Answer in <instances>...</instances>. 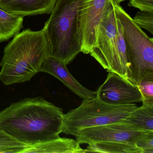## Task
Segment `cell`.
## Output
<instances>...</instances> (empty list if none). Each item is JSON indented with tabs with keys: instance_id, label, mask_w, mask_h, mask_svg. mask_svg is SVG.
Instances as JSON below:
<instances>
[{
	"instance_id": "obj_1",
	"label": "cell",
	"mask_w": 153,
	"mask_h": 153,
	"mask_svg": "<svg viewBox=\"0 0 153 153\" xmlns=\"http://www.w3.org/2000/svg\"><path fill=\"white\" fill-rule=\"evenodd\" d=\"M64 114L40 97L25 98L0 112V130L30 146L60 137Z\"/></svg>"
},
{
	"instance_id": "obj_2",
	"label": "cell",
	"mask_w": 153,
	"mask_h": 153,
	"mask_svg": "<svg viewBox=\"0 0 153 153\" xmlns=\"http://www.w3.org/2000/svg\"><path fill=\"white\" fill-rule=\"evenodd\" d=\"M49 57L43 29L24 30L4 48L0 62V80L6 85L30 81L40 72L42 64Z\"/></svg>"
},
{
	"instance_id": "obj_3",
	"label": "cell",
	"mask_w": 153,
	"mask_h": 153,
	"mask_svg": "<svg viewBox=\"0 0 153 153\" xmlns=\"http://www.w3.org/2000/svg\"><path fill=\"white\" fill-rule=\"evenodd\" d=\"M83 0H57L44 27L50 57L68 65L81 52L79 13Z\"/></svg>"
},
{
	"instance_id": "obj_4",
	"label": "cell",
	"mask_w": 153,
	"mask_h": 153,
	"mask_svg": "<svg viewBox=\"0 0 153 153\" xmlns=\"http://www.w3.org/2000/svg\"><path fill=\"white\" fill-rule=\"evenodd\" d=\"M114 7L126 45L129 81L138 86L143 79L153 76V39L136 25L120 5Z\"/></svg>"
},
{
	"instance_id": "obj_5",
	"label": "cell",
	"mask_w": 153,
	"mask_h": 153,
	"mask_svg": "<svg viewBox=\"0 0 153 153\" xmlns=\"http://www.w3.org/2000/svg\"><path fill=\"white\" fill-rule=\"evenodd\" d=\"M117 19L111 0L100 24L96 45L89 54L108 72L129 80L125 41L122 36L117 38Z\"/></svg>"
},
{
	"instance_id": "obj_6",
	"label": "cell",
	"mask_w": 153,
	"mask_h": 153,
	"mask_svg": "<svg viewBox=\"0 0 153 153\" xmlns=\"http://www.w3.org/2000/svg\"><path fill=\"white\" fill-rule=\"evenodd\" d=\"M137 107L135 103L110 104L97 97L84 99L78 107L64 114L62 132L75 137L83 129L121 122Z\"/></svg>"
},
{
	"instance_id": "obj_7",
	"label": "cell",
	"mask_w": 153,
	"mask_h": 153,
	"mask_svg": "<svg viewBox=\"0 0 153 153\" xmlns=\"http://www.w3.org/2000/svg\"><path fill=\"white\" fill-rule=\"evenodd\" d=\"M148 132L140 130L121 122L83 129L78 132L75 137L80 145L119 142L136 145L137 141Z\"/></svg>"
},
{
	"instance_id": "obj_8",
	"label": "cell",
	"mask_w": 153,
	"mask_h": 153,
	"mask_svg": "<svg viewBox=\"0 0 153 153\" xmlns=\"http://www.w3.org/2000/svg\"><path fill=\"white\" fill-rule=\"evenodd\" d=\"M111 0H83L79 13L81 52L90 53L96 45L99 27Z\"/></svg>"
},
{
	"instance_id": "obj_9",
	"label": "cell",
	"mask_w": 153,
	"mask_h": 153,
	"mask_svg": "<svg viewBox=\"0 0 153 153\" xmlns=\"http://www.w3.org/2000/svg\"><path fill=\"white\" fill-rule=\"evenodd\" d=\"M96 97L113 105H125L142 102L138 86L116 73L109 72L105 82L96 91Z\"/></svg>"
},
{
	"instance_id": "obj_10",
	"label": "cell",
	"mask_w": 153,
	"mask_h": 153,
	"mask_svg": "<svg viewBox=\"0 0 153 153\" xmlns=\"http://www.w3.org/2000/svg\"><path fill=\"white\" fill-rule=\"evenodd\" d=\"M40 72L52 75L82 99L96 97V91H92L84 87L72 76L67 65L57 59L51 57L47 58L41 66Z\"/></svg>"
},
{
	"instance_id": "obj_11",
	"label": "cell",
	"mask_w": 153,
	"mask_h": 153,
	"mask_svg": "<svg viewBox=\"0 0 153 153\" xmlns=\"http://www.w3.org/2000/svg\"><path fill=\"white\" fill-rule=\"evenodd\" d=\"M57 0H0V8L20 16L50 14Z\"/></svg>"
},
{
	"instance_id": "obj_12",
	"label": "cell",
	"mask_w": 153,
	"mask_h": 153,
	"mask_svg": "<svg viewBox=\"0 0 153 153\" xmlns=\"http://www.w3.org/2000/svg\"><path fill=\"white\" fill-rule=\"evenodd\" d=\"M83 153L85 149L76 140L59 138L28 146L23 153Z\"/></svg>"
},
{
	"instance_id": "obj_13",
	"label": "cell",
	"mask_w": 153,
	"mask_h": 153,
	"mask_svg": "<svg viewBox=\"0 0 153 153\" xmlns=\"http://www.w3.org/2000/svg\"><path fill=\"white\" fill-rule=\"evenodd\" d=\"M122 122L140 130L153 131V104L142 102Z\"/></svg>"
},
{
	"instance_id": "obj_14",
	"label": "cell",
	"mask_w": 153,
	"mask_h": 153,
	"mask_svg": "<svg viewBox=\"0 0 153 153\" xmlns=\"http://www.w3.org/2000/svg\"><path fill=\"white\" fill-rule=\"evenodd\" d=\"M23 17L0 8V42H6L19 33L23 28Z\"/></svg>"
},
{
	"instance_id": "obj_15",
	"label": "cell",
	"mask_w": 153,
	"mask_h": 153,
	"mask_svg": "<svg viewBox=\"0 0 153 153\" xmlns=\"http://www.w3.org/2000/svg\"><path fill=\"white\" fill-rule=\"evenodd\" d=\"M86 153H142L136 145L124 142H102L89 144Z\"/></svg>"
},
{
	"instance_id": "obj_16",
	"label": "cell",
	"mask_w": 153,
	"mask_h": 153,
	"mask_svg": "<svg viewBox=\"0 0 153 153\" xmlns=\"http://www.w3.org/2000/svg\"><path fill=\"white\" fill-rule=\"evenodd\" d=\"M28 146L0 130V153H23Z\"/></svg>"
},
{
	"instance_id": "obj_17",
	"label": "cell",
	"mask_w": 153,
	"mask_h": 153,
	"mask_svg": "<svg viewBox=\"0 0 153 153\" xmlns=\"http://www.w3.org/2000/svg\"><path fill=\"white\" fill-rule=\"evenodd\" d=\"M137 25L153 34V12L139 11L132 19Z\"/></svg>"
},
{
	"instance_id": "obj_18",
	"label": "cell",
	"mask_w": 153,
	"mask_h": 153,
	"mask_svg": "<svg viewBox=\"0 0 153 153\" xmlns=\"http://www.w3.org/2000/svg\"><path fill=\"white\" fill-rule=\"evenodd\" d=\"M138 87L142 96V102H153V76L143 79Z\"/></svg>"
},
{
	"instance_id": "obj_19",
	"label": "cell",
	"mask_w": 153,
	"mask_h": 153,
	"mask_svg": "<svg viewBox=\"0 0 153 153\" xmlns=\"http://www.w3.org/2000/svg\"><path fill=\"white\" fill-rule=\"evenodd\" d=\"M142 153H153V131L147 132L136 143Z\"/></svg>"
},
{
	"instance_id": "obj_20",
	"label": "cell",
	"mask_w": 153,
	"mask_h": 153,
	"mask_svg": "<svg viewBox=\"0 0 153 153\" xmlns=\"http://www.w3.org/2000/svg\"><path fill=\"white\" fill-rule=\"evenodd\" d=\"M128 5L140 11L153 12V0H130Z\"/></svg>"
},
{
	"instance_id": "obj_21",
	"label": "cell",
	"mask_w": 153,
	"mask_h": 153,
	"mask_svg": "<svg viewBox=\"0 0 153 153\" xmlns=\"http://www.w3.org/2000/svg\"><path fill=\"white\" fill-rule=\"evenodd\" d=\"M126 0H112L114 5H119L121 2L125 1Z\"/></svg>"
}]
</instances>
